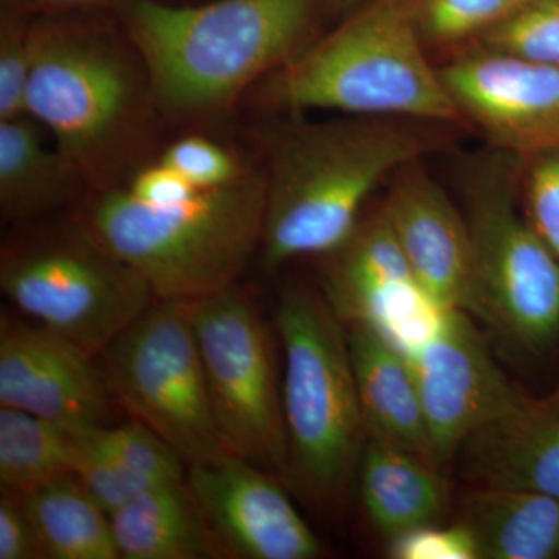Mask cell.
<instances>
[{"mask_svg":"<svg viewBox=\"0 0 559 559\" xmlns=\"http://www.w3.org/2000/svg\"><path fill=\"white\" fill-rule=\"evenodd\" d=\"M414 367L433 465L450 468L473 433L527 399L507 377L476 319L443 310L432 330L407 353Z\"/></svg>","mask_w":559,"mask_h":559,"instance_id":"cell-11","label":"cell"},{"mask_svg":"<svg viewBox=\"0 0 559 559\" xmlns=\"http://www.w3.org/2000/svg\"><path fill=\"white\" fill-rule=\"evenodd\" d=\"M191 318L224 448L285 476L282 381L259 307L235 285L191 301Z\"/></svg>","mask_w":559,"mask_h":559,"instance_id":"cell-9","label":"cell"},{"mask_svg":"<svg viewBox=\"0 0 559 559\" xmlns=\"http://www.w3.org/2000/svg\"><path fill=\"white\" fill-rule=\"evenodd\" d=\"M366 0H323L326 9L336 11V13H344V11L353 10L359 7Z\"/></svg>","mask_w":559,"mask_h":559,"instance_id":"cell-36","label":"cell"},{"mask_svg":"<svg viewBox=\"0 0 559 559\" xmlns=\"http://www.w3.org/2000/svg\"><path fill=\"white\" fill-rule=\"evenodd\" d=\"M393 559H480L476 539L466 525L429 524L388 539Z\"/></svg>","mask_w":559,"mask_h":559,"instance_id":"cell-32","label":"cell"},{"mask_svg":"<svg viewBox=\"0 0 559 559\" xmlns=\"http://www.w3.org/2000/svg\"><path fill=\"white\" fill-rule=\"evenodd\" d=\"M17 5L38 7V9H83V7L105 5L110 2H131V0H13Z\"/></svg>","mask_w":559,"mask_h":559,"instance_id":"cell-35","label":"cell"},{"mask_svg":"<svg viewBox=\"0 0 559 559\" xmlns=\"http://www.w3.org/2000/svg\"><path fill=\"white\" fill-rule=\"evenodd\" d=\"M423 121L342 116L293 127L271 146L261 255L267 270L347 241L385 179L432 148Z\"/></svg>","mask_w":559,"mask_h":559,"instance_id":"cell-1","label":"cell"},{"mask_svg":"<svg viewBox=\"0 0 559 559\" xmlns=\"http://www.w3.org/2000/svg\"><path fill=\"white\" fill-rule=\"evenodd\" d=\"M275 326L285 353V476L320 506L340 507L355 485L369 440L347 325L323 293L293 283L280 293Z\"/></svg>","mask_w":559,"mask_h":559,"instance_id":"cell-5","label":"cell"},{"mask_svg":"<svg viewBox=\"0 0 559 559\" xmlns=\"http://www.w3.org/2000/svg\"><path fill=\"white\" fill-rule=\"evenodd\" d=\"M130 61L91 32L33 25V68L25 114L68 156L91 171L123 134L138 102Z\"/></svg>","mask_w":559,"mask_h":559,"instance_id":"cell-10","label":"cell"},{"mask_svg":"<svg viewBox=\"0 0 559 559\" xmlns=\"http://www.w3.org/2000/svg\"><path fill=\"white\" fill-rule=\"evenodd\" d=\"M356 480L367 521L388 539L439 524L452 507L444 471L385 441L367 440Z\"/></svg>","mask_w":559,"mask_h":559,"instance_id":"cell-19","label":"cell"},{"mask_svg":"<svg viewBox=\"0 0 559 559\" xmlns=\"http://www.w3.org/2000/svg\"><path fill=\"white\" fill-rule=\"evenodd\" d=\"M462 120L489 148L527 160L559 146V68L476 46L440 66Z\"/></svg>","mask_w":559,"mask_h":559,"instance_id":"cell-12","label":"cell"},{"mask_svg":"<svg viewBox=\"0 0 559 559\" xmlns=\"http://www.w3.org/2000/svg\"><path fill=\"white\" fill-rule=\"evenodd\" d=\"M415 31L430 47L477 43L527 0H404Z\"/></svg>","mask_w":559,"mask_h":559,"instance_id":"cell-25","label":"cell"},{"mask_svg":"<svg viewBox=\"0 0 559 559\" xmlns=\"http://www.w3.org/2000/svg\"><path fill=\"white\" fill-rule=\"evenodd\" d=\"M0 289L21 314L95 358L156 301L138 272L80 226L3 250Z\"/></svg>","mask_w":559,"mask_h":559,"instance_id":"cell-7","label":"cell"},{"mask_svg":"<svg viewBox=\"0 0 559 559\" xmlns=\"http://www.w3.org/2000/svg\"><path fill=\"white\" fill-rule=\"evenodd\" d=\"M31 116L0 121V210L27 224L79 197L86 173Z\"/></svg>","mask_w":559,"mask_h":559,"instance_id":"cell-20","label":"cell"},{"mask_svg":"<svg viewBox=\"0 0 559 559\" xmlns=\"http://www.w3.org/2000/svg\"><path fill=\"white\" fill-rule=\"evenodd\" d=\"M323 0H131L124 28L156 100L180 116L213 112L304 49Z\"/></svg>","mask_w":559,"mask_h":559,"instance_id":"cell-2","label":"cell"},{"mask_svg":"<svg viewBox=\"0 0 559 559\" xmlns=\"http://www.w3.org/2000/svg\"><path fill=\"white\" fill-rule=\"evenodd\" d=\"M522 170L521 157L489 150L463 175L468 314L518 355L543 358L559 342V259L525 215Z\"/></svg>","mask_w":559,"mask_h":559,"instance_id":"cell-6","label":"cell"},{"mask_svg":"<svg viewBox=\"0 0 559 559\" xmlns=\"http://www.w3.org/2000/svg\"><path fill=\"white\" fill-rule=\"evenodd\" d=\"M0 559H47L24 496L0 491Z\"/></svg>","mask_w":559,"mask_h":559,"instance_id":"cell-33","label":"cell"},{"mask_svg":"<svg viewBox=\"0 0 559 559\" xmlns=\"http://www.w3.org/2000/svg\"><path fill=\"white\" fill-rule=\"evenodd\" d=\"M110 522L120 559L224 558L187 479L145 489Z\"/></svg>","mask_w":559,"mask_h":559,"instance_id":"cell-22","label":"cell"},{"mask_svg":"<svg viewBox=\"0 0 559 559\" xmlns=\"http://www.w3.org/2000/svg\"><path fill=\"white\" fill-rule=\"evenodd\" d=\"M121 409L178 452L187 468L226 454L213 415L191 301L156 300L100 355Z\"/></svg>","mask_w":559,"mask_h":559,"instance_id":"cell-8","label":"cell"},{"mask_svg":"<svg viewBox=\"0 0 559 559\" xmlns=\"http://www.w3.org/2000/svg\"><path fill=\"white\" fill-rule=\"evenodd\" d=\"M457 521L480 559H559V499L522 488L469 487Z\"/></svg>","mask_w":559,"mask_h":559,"instance_id":"cell-21","label":"cell"},{"mask_svg":"<svg viewBox=\"0 0 559 559\" xmlns=\"http://www.w3.org/2000/svg\"><path fill=\"white\" fill-rule=\"evenodd\" d=\"M116 404L95 356L31 319L2 312L0 406L91 429L110 426Z\"/></svg>","mask_w":559,"mask_h":559,"instance_id":"cell-14","label":"cell"},{"mask_svg":"<svg viewBox=\"0 0 559 559\" xmlns=\"http://www.w3.org/2000/svg\"><path fill=\"white\" fill-rule=\"evenodd\" d=\"M476 46L559 68V0H527Z\"/></svg>","mask_w":559,"mask_h":559,"instance_id":"cell-27","label":"cell"},{"mask_svg":"<svg viewBox=\"0 0 559 559\" xmlns=\"http://www.w3.org/2000/svg\"><path fill=\"white\" fill-rule=\"evenodd\" d=\"M80 430L0 406V487L27 496L73 476Z\"/></svg>","mask_w":559,"mask_h":559,"instance_id":"cell-24","label":"cell"},{"mask_svg":"<svg viewBox=\"0 0 559 559\" xmlns=\"http://www.w3.org/2000/svg\"><path fill=\"white\" fill-rule=\"evenodd\" d=\"M266 175L153 205L124 187L103 191L79 226L145 280L156 300L194 301L237 285L261 249Z\"/></svg>","mask_w":559,"mask_h":559,"instance_id":"cell-3","label":"cell"},{"mask_svg":"<svg viewBox=\"0 0 559 559\" xmlns=\"http://www.w3.org/2000/svg\"><path fill=\"white\" fill-rule=\"evenodd\" d=\"M455 460L469 487L532 489L559 499V385L477 430Z\"/></svg>","mask_w":559,"mask_h":559,"instance_id":"cell-17","label":"cell"},{"mask_svg":"<svg viewBox=\"0 0 559 559\" xmlns=\"http://www.w3.org/2000/svg\"><path fill=\"white\" fill-rule=\"evenodd\" d=\"M159 160L204 190L234 186L250 171L229 150L201 135L176 140Z\"/></svg>","mask_w":559,"mask_h":559,"instance_id":"cell-28","label":"cell"},{"mask_svg":"<svg viewBox=\"0 0 559 559\" xmlns=\"http://www.w3.org/2000/svg\"><path fill=\"white\" fill-rule=\"evenodd\" d=\"M33 68V25L3 17L0 28V121L27 116Z\"/></svg>","mask_w":559,"mask_h":559,"instance_id":"cell-31","label":"cell"},{"mask_svg":"<svg viewBox=\"0 0 559 559\" xmlns=\"http://www.w3.org/2000/svg\"><path fill=\"white\" fill-rule=\"evenodd\" d=\"M521 194L530 223L559 259V146L524 160Z\"/></svg>","mask_w":559,"mask_h":559,"instance_id":"cell-29","label":"cell"},{"mask_svg":"<svg viewBox=\"0 0 559 559\" xmlns=\"http://www.w3.org/2000/svg\"><path fill=\"white\" fill-rule=\"evenodd\" d=\"M382 209L426 297L440 310L468 312L471 241L465 213L421 160L393 175Z\"/></svg>","mask_w":559,"mask_h":559,"instance_id":"cell-15","label":"cell"},{"mask_svg":"<svg viewBox=\"0 0 559 559\" xmlns=\"http://www.w3.org/2000/svg\"><path fill=\"white\" fill-rule=\"evenodd\" d=\"M322 259L323 296L345 325L370 323L400 345L406 319L440 311L419 288L382 205Z\"/></svg>","mask_w":559,"mask_h":559,"instance_id":"cell-16","label":"cell"},{"mask_svg":"<svg viewBox=\"0 0 559 559\" xmlns=\"http://www.w3.org/2000/svg\"><path fill=\"white\" fill-rule=\"evenodd\" d=\"M347 337L367 437L414 452L433 465L409 355L370 323H348Z\"/></svg>","mask_w":559,"mask_h":559,"instance_id":"cell-18","label":"cell"},{"mask_svg":"<svg viewBox=\"0 0 559 559\" xmlns=\"http://www.w3.org/2000/svg\"><path fill=\"white\" fill-rule=\"evenodd\" d=\"M124 189L138 200L153 205L179 204L205 191L160 160L142 168Z\"/></svg>","mask_w":559,"mask_h":559,"instance_id":"cell-34","label":"cell"},{"mask_svg":"<svg viewBox=\"0 0 559 559\" xmlns=\"http://www.w3.org/2000/svg\"><path fill=\"white\" fill-rule=\"evenodd\" d=\"M92 437L143 489L187 479V465L178 452L135 419L94 428Z\"/></svg>","mask_w":559,"mask_h":559,"instance_id":"cell-26","label":"cell"},{"mask_svg":"<svg viewBox=\"0 0 559 559\" xmlns=\"http://www.w3.org/2000/svg\"><path fill=\"white\" fill-rule=\"evenodd\" d=\"M92 429L94 428L80 430L73 476L86 487L103 509L112 514L145 489L102 450L100 444L92 437Z\"/></svg>","mask_w":559,"mask_h":559,"instance_id":"cell-30","label":"cell"},{"mask_svg":"<svg viewBox=\"0 0 559 559\" xmlns=\"http://www.w3.org/2000/svg\"><path fill=\"white\" fill-rule=\"evenodd\" d=\"M267 100L288 110L462 121L404 0H366L325 38L270 75Z\"/></svg>","mask_w":559,"mask_h":559,"instance_id":"cell-4","label":"cell"},{"mask_svg":"<svg viewBox=\"0 0 559 559\" xmlns=\"http://www.w3.org/2000/svg\"><path fill=\"white\" fill-rule=\"evenodd\" d=\"M272 474L226 452L189 466L187 484L224 558H322V540Z\"/></svg>","mask_w":559,"mask_h":559,"instance_id":"cell-13","label":"cell"},{"mask_svg":"<svg viewBox=\"0 0 559 559\" xmlns=\"http://www.w3.org/2000/svg\"><path fill=\"white\" fill-rule=\"evenodd\" d=\"M47 559H120L110 514L75 476L24 496Z\"/></svg>","mask_w":559,"mask_h":559,"instance_id":"cell-23","label":"cell"}]
</instances>
